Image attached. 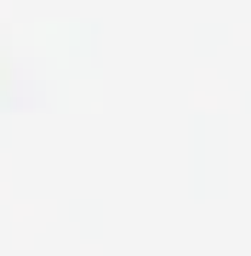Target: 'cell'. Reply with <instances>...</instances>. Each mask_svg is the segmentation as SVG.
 Returning <instances> with one entry per match:
<instances>
[{
	"instance_id": "cell-1",
	"label": "cell",
	"mask_w": 251,
	"mask_h": 256,
	"mask_svg": "<svg viewBox=\"0 0 251 256\" xmlns=\"http://www.w3.org/2000/svg\"><path fill=\"white\" fill-rule=\"evenodd\" d=\"M0 108L18 114V108H46V86H40V68L29 63L23 52H12L0 40Z\"/></svg>"
}]
</instances>
